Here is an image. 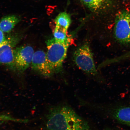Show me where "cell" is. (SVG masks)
<instances>
[{
  "instance_id": "3",
  "label": "cell",
  "mask_w": 130,
  "mask_h": 130,
  "mask_svg": "<svg viewBox=\"0 0 130 130\" xmlns=\"http://www.w3.org/2000/svg\"><path fill=\"white\" fill-rule=\"evenodd\" d=\"M73 57L75 63L79 69L92 75L97 74L93 55L88 43L84 44L78 48Z\"/></svg>"
},
{
  "instance_id": "1",
  "label": "cell",
  "mask_w": 130,
  "mask_h": 130,
  "mask_svg": "<svg viewBox=\"0 0 130 130\" xmlns=\"http://www.w3.org/2000/svg\"><path fill=\"white\" fill-rule=\"evenodd\" d=\"M45 118L46 130H90L88 122L68 105L51 107Z\"/></svg>"
},
{
  "instance_id": "4",
  "label": "cell",
  "mask_w": 130,
  "mask_h": 130,
  "mask_svg": "<svg viewBox=\"0 0 130 130\" xmlns=\"http://www.w3.org/2000/svg\"><path fill=\"white\" fill-rule=\"evenodd\" d=\"M114 36L122 45H130V12L123 10L119 12L115 18Z\"/></svg>"
},
{
  "instance_id": "12",
  "label": "cell",
  "mask_w": 130,
  "mask_h": 130,
  "mask_svg": "<svg viewBox=\"0 0 130 130\" xmlns=\"http://www.w3.org/2000/svg\"><path fill=\"white\" fill-rule=\"evenodd\" d=\"M0 121H9L20 123H24L25 122L24 119H16L9 115L3 114H0Z\"/></svg>"
},
{
  "instance_id": "9",
  "label": "cell",
  "mask_w": 130,
  "mask_h": 130,
  "mask_svg": "<svg viewBox=\"0 0 130 130\" xmlns=\"http://www.w3.org/2000/svg\"><path fill=\"white\" fill-rule=\"evenodd\" d=\"M111 115L119 122L130 126V107H118L112 111Z\"/></svg>"
},
{
  "instance_id": "7",
  "label": "cell",
  "mask_w": 130,
  "mask_h": 130,
  "mask_svg": "<svg viewBox=\"0 0 130 130\" xmlns=\"http://www.w3.org/2000/svg\"><path fill=\"white\" fill-rule=\"evenodd\" d=\"M55 22L56 27L53 38L58 40H66L68 37L67 32L71 22L70 15L66 12H61L56 17Z\"/></svg>"
},
{
  "instance_id": "6",
  "label": "cell",
  "mask_w": 130,
  "mask_h": 130,
  "mask_svg": "<svg viewBox=\"0 0 130 130\" xmlns=\"http://www.w3.org/2000/svg\"><path fill=\"white\" fill-rule=\"evenodd\" d=\"M32 69L45 77H50L54 74L47 58L46 53L43 50L34 53L31 64Z\"/></svg>"
},
{
  "instance_id": "2",
  "label": "cell",
  "mask_w": 130,
  "mask_h": 130,
  "mask_svg": "<svg viewBox=\"0 0 130 130\" xmlns=\"http://www.w3.org/2000/svg\"><path fill=\"white\" fill-rule=\"evenodd\" d=\"M71 40L72 38L69 36L64 40H58L53 38L47 41V57L54 74L61 71Z\"/></svg>"
},
{
  "instance_id": "13",
  "label": "cell",
  "mask_w": 130,
  "mask_h": 130,
  "mask_svg": "<svg viewBox=\"0 0 130 130\" xmlns=\"http://www.w3.org/2000/svg\"><path fill=\"white\" fill-rule=\"evenodd\" d=\"M6 39L4 32L0 29V44L3 43Z\"/></svg>"
},
{
  "instance_id": "5",
  "label": "cell",
  "mask_w": 130,
  "mask_h": 130,
  "mask_svg": "<svg viewBox=\"0 0 130 130\" xmlns=\"http://www.w3.org/2000/svg\"><path fill=\"white\" fill-rule=\"evenodd\" d=\"M34 53L33 48L29 45L14 49V69L21 73L26 70L31 65Z\"/></svg>"
},
{
  "instance_id": "10",
  "label": "cell",
  "mask_w": 130,
  "mask_h": 130,
  "mask_svg": "<svg viewBox=\"0 0 130 130\" xmlns=\"http://www.w3.org/2000/svg\"><path fill=\"white\" fill-rule=\"evenodd\" d=\"M84 5L92 12L100 13L108 7L109 0H80Z\"/></svg>"
},
{
  "instance_id": "8",
  "label": "cell",
  "mask_w": 130,
  "mask_h": 130,
  "mask_svg": "<svg viewBox=\"0 0 130 130\" xmlns=\"http://www.w3.org/2000/svg\"><path fill=\"white\" fill-rule=\"evenodd\" d=\"M13 40L6 39L0 44V64L14 69V56Z\"/></svg>"
},
{
  "instance_id": "14",
  "label": "cell",
  "mask_w": 130,
  "mask_h": 130,
  "mask_svg": "<svg viewBox=\"0 0 130 130\" xmlns=\"http://www.w3.org/2000/svg\"><path fill=\"white\" fill-rule=\"evenodd\" d=\"M104 130H112L111 129H110V128H106V129H105Z\"/></svg>"
},
{
  "instance_id": "11",
  "label": "cell",
  "mask_w": 130,
  "mask_h": 130,
  "mask_svg": "<svg viewBox=\"0 0 130 130\" xmlns=\"http://www.w3.org/2000/svg\"><path fill=\"white\" fill-rule=\"evenodd\" d=\"M20 20V18L15 15L5 16L0 20V29L4 33H9L19 23Z\"/></svg>"
}]
</instances>
